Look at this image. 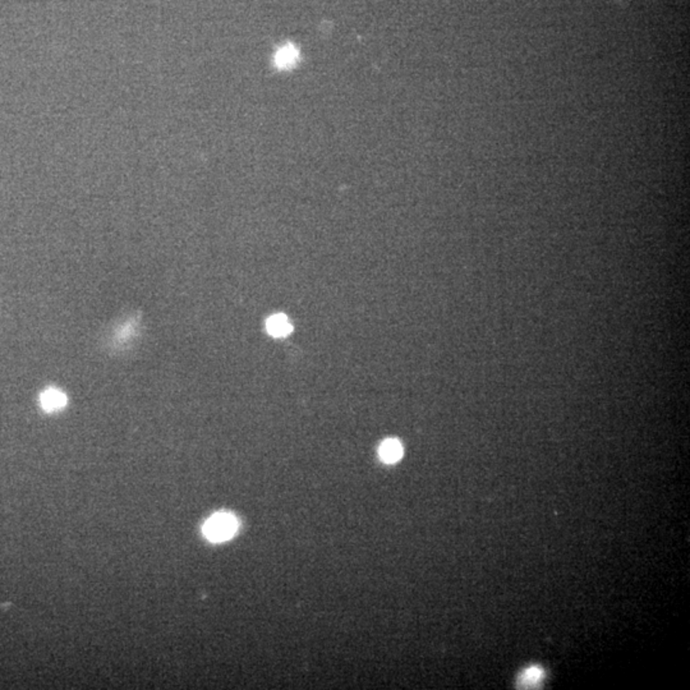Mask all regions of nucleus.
I'll return each instance as SVG.
<instances>
[{"instance_id":"nucleus-4","label":"nucleus","mask_w":690,"mask_h":690,"mask_svg":"<svg viewBox=\"0 0 690 690\" xmlns=\"http://www.w3.org/2000/svg\"><path fill=\"white\" fill-rule=\"evenodd\" d=\"M266 327H267V331L274 336H284V335H288L292 331V325L289 324L287 317L282 316V314L272 316L267 321Z\"/></svg>"},{"instance_id":"nucleus-2","label":"nucleus","mask_w":690,"mask_h":690,"mask_svg":"<svg viewBox=\"0 0 690 690\" xmlns=\"http://www.w3.org/2000/svg\"><path fill=\"white\" fill-rule=\"evenodd\" d=\"M67 402H68L67 396H64L62 391H59L57 389L46 390V391H44L41 394V398H40L41 407L46 412H54V410H58V409H62L63 407H65Z\"/></svg>"},{"instance_id":"nucleus-5","label":"nucleus","mask_w":690,"mask_h":690,"mask_svg":"<svg viewBox=\"0 0 690 690\" xmlns=\"http://www.w3.org/2000/svg\"><path fill=\"white\" fill-rule=\"evenodd\" d=\"M543 678V672L538 667H529L526 672L521 674L518 684L521 688H534L537 684H540L541 680Z\"/></svg>"},{"instance_id":"nucleus-3","label":"nucleus","mask_w":690,"mask_h":690,"mask_svg":"<svg viewBox=\"0 0 690 690\" xmlns=\"http://www.w3.org/2000/svg\"><path fill=\"white\" fill-rule=\"evenodd\" d=\"M378 452H380V458L383 459L385 463H396L402 458L403 447L400 442L396 440H386L383 441V445L380 446Z\"/></svg>"},{"instance_id":"nucleus-6","label":"nucleus","mask_w":690,"mask_h":690,"mask_svg":"<svg viewBox=\"0 0 690 690\" xmlns=\"http://www.w3.org/2000/svg\"><path fill=\"white\" fill-rule=\"evenodd\" d=\"M298 57V53L295 51L294 46L289 45L277 51L275 57V63L280 68H287L294 63L295 59Z\"/></svg>"},{"instance_id":"nucleus-1","label":"nucleus","mask_w":690,"mask_h":690,"mask_svg":"<svg viewBox=\"0 0 690 690\" xmlns=\"http://www.w3.org/2000/svg\"><path fill=\"white\" fill-rule=\"evenodd\" d=\"M238 529V521L228 513H218L213 515L205 523L202 532L207 540L213 542H223L232 538Z\"/></svg>"}]
</instances>
